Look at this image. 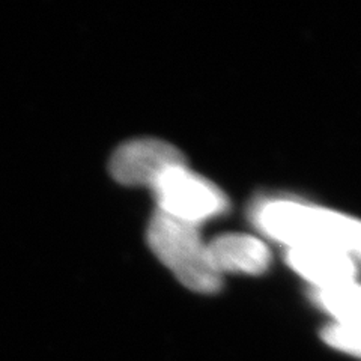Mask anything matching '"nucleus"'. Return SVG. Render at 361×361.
<instances>
[{
	"instance_id": "20e7f679",
	"label": "nucleus",
	"mask_w": 361,
	"mask_h": 361,
	"mask_svg": "<svg viewBox=\"0 0 361 361\" xmlns=\"http://www.w3.org/2000/svg\"><path fill=\"white\" fill-rule=\"evenodd\" d=\"M185 166L173 145L158 139H137L119 146L110 161V172L119 184L154 188L167 172Z\"/></svg>"
},
{
	"instance_id": "f257e3e1",
	"label": "nucleus",
	"mask_w": 361,
	"mask_h": 361,
	"mask_svg": "<svg viewBox=\"0 0 361 361\" xmlns=\"http://www.w3.org/2000/svg\"><path fill=\"white\" fill-rule=\"evenodd\" d=\"M255 220L264 233L285 244L288 250L330 247L355 256L360 252V223L341 212L277 199L262 203Z\"/></svg>"
},
{
	"instance_id": "39448f33",
	"label": "nucleus",
	"mask_w": 361,
	"mask_h": 361,
	"mask_svg": "<svg viewBox=\"0 0 361 361\" xmlns=\"http://www.w3.org/2000/svg\"><path fill=\"white\" fill-rule=\"evenodd\" d=\"M288 264L314 289H324L355 281V255L330 247L290 248Z\"/></svg>"
},
{
	"instance_id": "f03ea898",
	"label": "nucleus",
	"mask_w": 361,
	"mask_h": 361,
	"mask_svg": "<svg viewBox=\"0 0 361 361\" xmlns=\"http://www.w3.org/2000/svg\"><path fill=\"white\" fill-rule=\"evenodd\" d=\"M148 243L155 256L185 288L214 293L221 288V276L212 268L207 244L197 226L157 211L148 226Z\"/></svg>"
},
{
	"instance_id": "7ed1b4c3",
	"label": "nucleus",
	"mask_w": 361,
	"mask_h": 361,
	"mask_svg": "<svg viewBox=\"0 0 361 361\" xmlns=\"http://www.w3.org/2000/svg\"><path fill=\"white\" fill-rule=\"evenodd\" d=\"M158 209L166 216L199 224L228 209V199L208 179L179 166L167 172L152 188Z\"/></svg>"
},
{
	"instance_id": "0eeeda50",
	"label": "nucleus",
	"mask_w": 361,
	"mask_h": 361,
	"mask_svg": "<svg viewBox=\"0 0 361 361\" xmlns=\"http://www.w3.org/2000/svg\"><path fill=\"white\" fill-rule=\"evenodd\" d=\"M314 301L331 313L336 322L348 325H360V286L357 281L314 289Z\"/></svg>"
},
{
	"instance_id": "6e6552de",
	"label": "nucleus",
	"mask_w": 361,
	"mask_h": 361,
	"mask_svg": "<svg viewBox=\"0 0 361 361\" xmlns=\"http://www.w3.org/2000/svg\"><path fill=\"white\" fill-rule=\"evenodd\" d=\"M324 341L341 351L358 355L360 354V325H348L334 322L324 330Z\"/></svg>"
},
{
	"instance_id": "423d86ee",
	"label": "nucleus",
	"mask_w": 361,
	"mask_h": 361,
	"mask_svg": "<svg viewBox=\"0 0 361 361\" xmlns=\"http://www.w3.org/2000/svg\"><path fill=\"white\" fill-rule=\"evenodd\" d=\"M212 268L223 273L261 274L268 268L271 255L268 247L252 235L228 233L207 244Z\"/></svg>"
}]
</instances>
